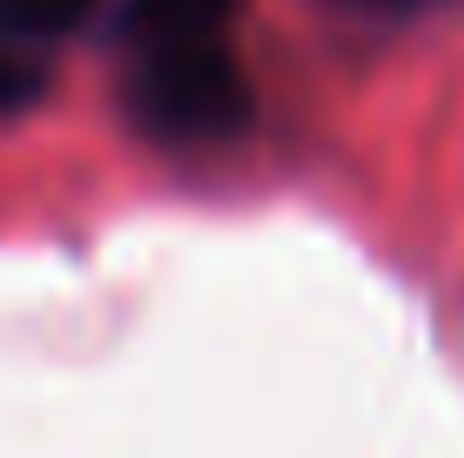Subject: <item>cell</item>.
Listing matches in <instances>:
<instances>
[{"instance_id": "3", "label": "cell", "mask_w": 464, "mask_h": 458, "mask_svg": "<svg viewBox=\"0 0 464 458\" xmlns=\"http://www.w3.org/2000/svg\"><path fill=\"white\" fill-rule=\"evenodd\" d=\"M102 0H0V41H61L94 21Z\"/></svg>"}, {"instance_id": "5", "label": "cell", "mask_w": 464, "mask_h": 458, "mask_svg": "<svg viewBox=\"0 0 464 458\" xmlns=\"http://www.w3.org/2000/svg\"><path fill=\"white\" fill-rule=\"evenodd\" d=\"M330 7H343V14H424V7H444V0H330Z\"/></svg>"}, {"instance_id": "1", "label": "cell", "mask_w": 464, "mask_h": 458, "mask_svg": "<svg viewBox=\"0 0 464 458\" xmlns=\"http://www.w3.org/2000/svg\"><path fill=\"white\" fill-rule=\"evenodd\" d=\"M128 122L149 129L155 141H229L249 129L256 115V88L243 74V61L229 54V41H175V47H135L128 54V82H121Z\"/></svg>"}, {"instance_id": "2", "label": "cell", "mask_w": 464, "mask_h": 458, "mask_svg": "<svg viewBox=\"0 0 464 458\" xmlns=\"http://www.w3.org/2000/svg\"><path fill=\"white\" fill-rule=\"evenodd\" d=\"M243 0H121L115 41L121 54L135 47H175V41H222Z\"/></svg>"}, {"instance_id": "4", "label": "cell", "mask_w": 464, "mask_h": 458, "mask_svg": "<svg viewBox=\"0 0 464 458\" xmlns=\"http://www.w3.org/2000/svg\"><path fill=\"white\" fill-rule=\"evenodd\" d=\"M41 94H47V74L34 68V61H21L7 41H0V122L21 115V108H34Z\"/></svg>"}]
</instances>
